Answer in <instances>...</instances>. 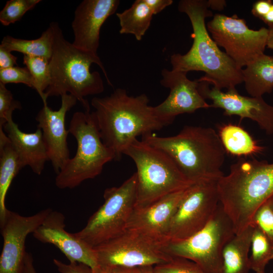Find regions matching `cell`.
Wrapping results in <instances>:
<instances>
[{"instance_id": "obj_20", "label": "cell", "mask_w": 273, "mask_h": 273, "mask_svg": "<svg viewBox=\"0 0 273 273\" xmlns=\"http://www.w3.org/2000/svg\"><path fill=\"white\" fill-rule=\"evenodd\" d=\"M23 168L28 166L40 175L47 161H49L47 147L40 128L31 133L20 130L13 120L3 127Z\"/></svg>"}, {"instance_id": "obj_35", "label": "cell", "mask_w": 273, "mask_h": 273, "mask_svg": "<svg viewBox=\"0 0 273 273\" xmlns=\"http://www.w3.org/2000/svg\"><path fill=\"white\" fill-rule=\"evenodd\" d=\"M273 4L271 0H259L255 2L251 12L256 17L261 20L269 11Z\"/></svg>"}, {"instance_id": "obj_40", "label": "cell", "mask_w": 273, "mask_h": 273, "mask_svg": "<svg viewBox=\"0 0 273 273\" xmlns=\"http://www.w3.org/2000/svg\"><path fill=\"white\" fill-rule=\"evenodd\" d=\"M110 273H135L134 268L115 267L109 269Z\"/></svg>"}, {"instance_id": "obj_17", "label": "cell", "mask_w": 273, "mask_h": 273, "mask_svg": "<svg viewBox=\"0 0 273 273\" xmlns=\"http://www.w3.org/2000/svg\"><path fill=\"white\" fill-rule=\"evenodd\" d=\"M187 189L167 195L148 206L134 208L126 230L163 246L172 218Z\"/></svg>"}, {"instance_id": "obj_15", "label": "cell", "mask_w": 273, "mask_h": 273, "mask_svg": "<svg viewBox=\"0 0 273 273\" xmlns=\"http://www.w3.org/2000/svg\"><path fill=\"white\" fill-rule=\"evenodd\" d=\"M187 73L163 69L160 84L170 89L167 98L153 107L156 116L165 126L172 123L175 118L184 113H192L201 108H210L198 89L197 80L187 77Z\"/></svg>"}, {"instance_id": "obj_41", "label": "cell", "mask_w": 273, "mask_h": 273, "mask_svg": "<svg viewBox=\"0 0 273 273\" xmlns=\"http://www.w3.org/2000/svg\"><path fill=\"white\" fill-rule=\"evenodd\" d=\"M261 20L263 21L268 26L273 25V4L267 15L264 16Z\"/></svg>"}, {"instance_id": "obj_31", "label": "cell", "mask_w": 273, "mask_h": 273, "mask_svg": "<svg viewBox=\"0 0 273 273\" xmlns=\"http://www.w3.org/2000/svg\"><path fill=\"white\" fill-rule=\"evenodd\" d=\"M20 102L15 100L6 85L0 82V127L12 120V113L16 109H21Z\"/></svg>"}, {"instance_id": "obj_22", "label": "cell", "mask_w": 273, "mask_h": 273, "mask_svg": "<svg viewBox=\"0 0 273 273\" xmlns=\"http://www.w3.org/2000/svg\"><path fill=\"white\" fill-rule=\"evenodd\" d=\"M247 92L253 97H262L273 89V56L263 54L242 69Z\"/></svg>"}, {"instance_id": "obj_43", "label": "cell", "mask_w": 273, "mask_h": 273, "mask_svg": "<svg viewBox=\"0 0 273 273\" xmlns=\"http://www.w3.org/2000/svg\"><path fill=\"white\" fill-rule=\"evenodd\" d=\"M154 266H144L134 268L135 273H154Z\"/></svg>"}, {"instance_id": "obj_14", "label": "cell", "mask_w": 273, "mask_h": 273, "mask_svg": "<svg viewBox=\"0 0 273 273\" xmlns=\"http://www.w3.org/2000/svg\"><path fill=\"white\" fill-rule=\"evenodd\" d=\"M198 89L205 99L212 101L211 107L221 108L226 116L237 115L242 120L249 118L256 122L266 133H273V106L262 97H247L240 95L236 88L224 92L210 84L197 79Z\"/></svg>"}, {"instance_id": "obj_26", "label": "cell", "mask_w": 273, "mask_h": 273, "mask_svg": "<svg viewBox=\"0 0 273 273\" xmlns=\"http://www.w3.org/2000/svg\"><path fill=\"white\" fill-rule=\"evenodd\" d=\"M54 31L52 25L35 39H24L6 35L3 38L0 47L10 52L16 51L24 55L40 57L50 60L53 49Z\"/></svg>"}, {"instance_id": "obj_33", "label": "cell", "mask_w": 273, "mask_h": 273, "mask_svg": "<svg viewBox=\"0 0 273 273\" xmlns=\"http://www.w3.org/2000/svg\"><path fill=\"white\" fill-rule=\"evenodd\" d=\"M251 223L259 227L273 240V211L267 201L258 208Z\"/></svg>"}, {"instance_id": "obj_8", "label": "cell", "mask_w": 273, "mask_h": 273, "mask_svg": "<svg viewBox=\"0 0 273 273\" xmlns=\"http://www.w3.org/2000/svg\"><path fill=\"white\" fill-rule=\"evenodd\" d=\"M235 235L233 223L219 203L203 229L186 239L167 242L163 249L171 256L194 261L206 273H221L223 248Z\"/></svg>"}, {"instance_id": "obj_24", "label": "cell", "mask_w": 273, "mask_h": 273, "mask_svg": "<svg viewBox=\"0 0 273 273\" xmlns=\"http://www.w3.org/2000/svg\"><path fill=\"white\" fill-rule=\"evenodd\" d=\"M218 135L225 151L233 155H253L264 150V147L258 145L247 131L237 125L222 126Z\"/></svg>"}, {"instance_id": "obj_23", "label": "cell", "mask_w": 273, "mask_h": 273, "mask_svg": "<svg viewBox=\"0 0 273 273\" xmlns=\"http://www.w3.org/2000/svg\"><path fill=\"white\" fill-rule=\"evenodd\" d=\"M23 168L6 133L0 127V220L8 211L5 202L9 188Z\"/></svg>"}, {"instance_id": "obj_19", "label": "cell", "mask_w": 273, "mask_h": 273, "mask_svg": "<svg viewBox=\"0 0 273 273\" xmlns=\"http://www.w3.org/2000/svg\"><path fill=\"white\" fill-rule=\"evenodd\" d=\"M119 0H84L74 12L72 22L74 34L72 44L77 48L95 55L100 44L101 28L114 14Z\"/></svg>"}, {"instance_id": "obj_36", "label": "cell", "mask_w": 273, "mask_h": 273, "mask_svg": "<svg viewBox=\"0 0 273 273\" xmlns=\"http://www.w3.org/2000/svg\"><path fill=\"white\" fill-rule=\"evenodd\" d=\"M17 59L11 52L0 47V69L18 66Z\"/></svg>"}, {"instance_id": "obj_1", "label": "cell", "mask_w": 273, "mask_h": 273, "mask_svg": "<svg viewBox=\"0 0 273 273\" xmlns=\"http://www.w3.org/2000/svg\"><path fill=\"white\" fill-rule=\"evenodd\" d=\"M147 96L127 94L117 88L109 96L94 97L91 112L104 144L119 160L125 149L137 137L153 133L165 126L149 105Z\"/></svg>"}, {"instance_id": "obj_25", "label": "cell", "mask_w": 273, "mask_h": 273, "mask_svg": "<svg viewBox=\"0 0 273 273\" xmlns=\"http://www.w3.org/2000/svg\"><path fill=\"white\" fill-rule=\"evenodd\" d=\"M120 34H130L141 40L149 29L153 13L144 0H136L131 7L121 13H117Z\"/></svg>"}, {"instance_id": "obj_38", "label": "cell", "mask_w": 273, "mask_h": 273, "mask_svg": "<svg viewBox=\"0 0 273 273\" xmlns=\"http://www.w3.org/2000/svg\"><path fill=\"white\" fill-rule=\"evenodd\" d=\"M22 273H37L33 264V259L30 253L26 252Z\"/></svg>"}, {"instance_id": "obj_30", "label": "cell", "mask_w": 273, "mask_h": 273, "mask_svg": "<svg viewBox=\"0 0 273 273\" xmlns=\"http://www.w3.org/2000/svg\"><path fill=\"white\" fill-rule=\"evenodd\" d=\"M154 273H206L197 263L189 259L173 257L165 263L153 266Z\"/></svg>"}, {"instance_id": "obj_42", "label": "cell", "mask_w": 273, "mask_h": 273, "mask_svg": "<svg viewBox=\"0 0 273 273\" xmlns=\"http://www.w3.org/2000/svg\"><path fill=\"white\" fill-rule=\"evenodd\" d=\"M268 35L267 40L266 48L273 49V25L268 26Z\"/></svg>"}, {"instance_id": "obj_10", "label": "cell", "mask_w": 273, "mask_h": 273, "mask_svg": "<svg viewBox=\"0 0 273 273\" xmlns=\"http://www.w3.org/2000/svg\"><path fill=\"white\" fill-rule=\"evenodd\" d=\"M207 24V29L218 46L241 69L264 54L268 35V28H249L244 19L237 15L229 17L216 14Z\"/></svg>"}, {"instance_id": "obj_28", "label": "cell", "mask_w": 273, "mask_h": 273, "mask_svg": "<svg viewBox=\"0 0 273 273\" xmlns=\"http://www.w3.org/2000/svg\"><path fill=\"white\" fill-rule=\"evenodd\" d=\"M23 61L32 77L33 88L41 98L43 105L47 104L45 92L51 80L50 60L40 57L24 55Z\"/></svg>"}, {"instance_id": "obj_9", "label": "cell", "mask_w": 273, "mask_h": 273, "mask_svg": "<svg viewBox=\"0 0 273 273\" xmlns=\"http://www.w3.org/2000/svg\"><path fill=\"white\" fill-rule=\"evenodd\" d=\"M137 197L136 172L118 187L106 189L104 203L89 217L86 224L74 233L94 248L126 231Z\"/></svg>"}, {"instance_id": "obj_11", "label": "cell", "mask_w": 273, "mask_h": 273, "mask_svg": "<svg viewBox=\"0 0 273 273\" xmlns=\"http://www.w3.org/2000/svg\"><path fill=\"white\" fill-rule=\"evenodd\" d=\"M218 180H201L187 189L172 218L167 242L186 239L208 223L220 203Z\"/></svg>"}, {"instance_id": "obj_21", "label": "cell", "mask_w": 273, "mask_h": 273, "mask_svg": "<svg viewBox=\"0 0 273 273\" xmlns=\"http://www.w3.org/2000/svg\"><path fill=\"white\" fill-rule=\"evenodd\" d=\"M254 225L249 224L225 245L222 252L221 273H248L250 270L249 252Z\"/></svg>"}, {"instance_id": "obj_13", "label": "cell", "mask_w": 273, "mask_h": 273, "mask_svg": "<svg viewBox=\"0 0 273 273\" xmlns=\"http://www.w3.org/2000/svg\"><path fill=\"white\" fill-rule=\"evenodd\" d=\"M52 210L47 208L25 216L8 210L0 220L3 246L0 257V273H22L27 236L43 222Z\"/></svg>"}, {"instance_id": "obj_29", "label": "cell", "mask_w": 273, "mask_h": 273, "mask_svg": "<svg viewBox=\"0 0 273 273\" xmlns=\"http://www.w3.org/2000/svg\"><path fill=\"white\" fill-rule=\"evenodd\" d=\"M40 0H10L0 12V22L8 26L19 21L28 11L33 9Z\"/></svg>"}, {"instance_id": "obj_7", "label": "cell", "mask_w": 273, "mask_h": 273, "mask_svg": "<svg viewBox=\"0 0 273 273\" xmlns=\"http://www.w3.org/2000/svg\"><path fill=\"white\" fill-rule=\"evenodd\" d=\"M77 142L75 155L61 168L55 178L59 189H73L85 180L94 178L104 165L115 157L103 142L89 110L75 112L68 128Z\"/></svg>"}, {"instance_id": "obj_44", "label": "cell", "mask_w": 273, "mask_h": 273, "mask_svg": "<svg viewBox=\"0 0 273 273\" xmlns=\"http://www.w3.org/2000/svg\"><path fill=\"white\" fill-rule=\"evenodd\" d=\"M94 273H110V270L99 267L94 271Z\"/></svg>"}, {"instance_id": "obj_12", "label": "cell", "mask_w": 273, "mask_h": 273, "mask_svg": "<svg viewBox=\"0 0 273 273\" xmlns=\"http://www.w3.org/2000/svg\"><path fill=\"white\" fill-rule=\"evenodd\" d=\"M99 267L135 268L155 266L170 261L163 246L134 231L122 234L94 248Z\"/></svg>"}, {"instance_id": "obj_5", "label": "cell", "mask_w": 273, "mask_h": 273, "mask_svg": "<svg viewBox=\"0 0 273 273\" xmlns=\"http://www.w3.org/2000/svg\"><path fill=\"white\" fill-rule=\"evenodd\" d=\"M54 31V44L49 61L51 80L45 94L47 97L69 94L85 109L89 105L84 98L104 90L102 78L98 71L91 72L92 64L99 66L108 83L112 85L103 63L98 55L82 51L67 40L58 23H50Z\"/></svg>"}, {"instance_id": "obj_16", "label": "cell", "mask_w": 273, "mask_h": 273, "mask_svg": "<svg viewBox=\"0 0 273 273\" xmlns=\"http://www.w3.org/2000/svg\"><path fill=\"white\" fill-rule=\"evenodd\" d=\"M61 97V105L59 110H53L48 104L43 105L35 118L37 127L42 133L49 161L56 174L70 158L67 142L69 131L65 127V117L77 101L69 94Z\"/></svg>"}, {"instance_id": "obj_46", "label": "cell", "mask_w": 273, "mask_h": 273, "mask_svg": "<svg viewBox=\"0 0 273 273\" xmlns=\"http://www.w3.org/2000/svg\"></svg>"}, {"instance_id": "obj_45", "label": "cell", "mask_w": 273, "mask_h": 273, "mask_svg": "<svg viewBox=\"0 0 273 273\" xmlns=\"http://www.w3.org/2000/svg\"><path fill=\"white\" fill-rule=\"evenodd\" d=\"M273 211V195L266 200Z\"/></svg>"}, {"instance_id": "obj_4", "label": "cell", "mask_w": 273, "mask_h": 273, "mask_svg": "<svg viewBox=\"0 0 273 273\" xmlns=\"http://www.w3.org/2000/svg\"><path fill=\"white\" fill-rule=\"evenodd\" d=\"M220 203L235 234L252 222L258 208L273 195V163L239 159L218 180Z\"/></svg>"}, {"instance_id": "obj_39", "label": "cell", "mask_w": 273, "mask_h": 273, "mask_svg": "<svg viewBox=\"0 0 273 273\" xmlns=\"http://www.w3.org/2000/svg\"><path fill=\"white\" fill-rule=\"evenodd\" d=\"M209 9L221 11L226 5L225 1L209 0L208 1Z\"/></svg>"}, {"instance_id": "obj_27", "label": "cell", "mask_w": 273, "mask_h": 273, "mask_svg": "<svg viewBox=\"0 0 273 273\" xmlns=\"http://www.w3.org/2000/svg\"><path fill=\"white\" fill-rule=\"evenodd\" d=\"M253 225L250 267L255 273H265L266 266L273 259V240L259 227Z\"/></svg>"}, {"instance_id": "obj_2", "label": "cell", "mask_w": 273, "mask_h": 273, "mask_svg": "<svg viewBox=\"0 0 273 273\" xmlns=\"http://www.w3.org/2000/svg\"><path fill=\"white\" fill-rule=\"evenodd\" d=\"M178 11L186 13L191 21L193 41L185 54L171 56L172 70L188 73L203 71L199 78L220 89L235 88L243 82L242 69L240 68L227 54L221 51L210 36L205 24L207 17L213 16L208 1L181 0Z\"/></svg>"}, {"instance_id": "obj_37", "label": "cell", "mask_w": 273, "mask_h": 273, "mask_svg": "<svg viewBox=\"0 0 273 273\" xmlns=\"http://www.w3.org/2000/svg\"><path fill=\"white\" fill-rule=\"evenodd\" d=\"M154 15L157 14L173 3L172 0H144Z\"/></svg>"}, {"instance_id": "obj_18", "label": "cell", "mask_w": 273, "mask_h": 273, "mask_svg": "<svg viewBox=\"0 0 273 273\" xmlns=\"http://www.w3.org/2000/svg\"><path fill=\"white\" fill-rule=\"evenodd\" d=\"M65 216L63 213L52 210L43 222L32 233L33 236L43 243L57 247L70 262H78L90 267L93 271L99 267L94 248L74 234L65 230Z\"/></svg>"}, {"instance_id": "obj_3", "label": "cell", "mask_w": 273, "mask_h": 273, "mask_svg": "<svg viewBox=\"0 0 273 273\" xmlns=\"http://www.w3.org/2000/svg\"><path fill=\"white\" fill-rule=\"evenodd\" d=\"M142 141L169 155L190 181L219 179L226 151L219 135L211 127L186 126L177 134L161 137L151 133Z\"/></svg>"}, {"instance_id": "obj_6", "label": "cell", "mask_w": 273, "mask_h": 273, "mask_svg": "<svg viewBox=\"0 0 273 273\" xmlns=\"http://www.w3.org/2000/svg\"><path fill=\"white\" fill-rule=\"evenodd\" d=\"M123 154L133 160L137 169L134 208L148 206L194 184L186 178L169 155L142 140H135Z\"/></svg>"}, {"instance_id": "obj_32", "label": "cell", "mask_w": 273, "mask_h": 273, "mask_svg": "<svg viewBox=\"0 0 273 273\" xmlns=\"http://www.w3.org/2000/svg\"><path fill=\"white\" fill-rule=\"evenodd\" d=\"M0 82L8 83H23L33 88L32 77L26 67L18 66L0 69Z\"/></svg>"}, {"instance_id": "obj_34", "label": "cell", "mask_w": 273, "mask_h": 273, "mask_svg": "<svg viewBox=\"0 0 273 273\" xmlns=\"http://www.w3.org/2000/svg\"><path fill=\"white\" fill-rule=\"evenodd\" d=\"M53 262L61 273H94L90 267L83 263L74 262L65 264L57 259H54Z\"/></svg>"}]
</instances>
